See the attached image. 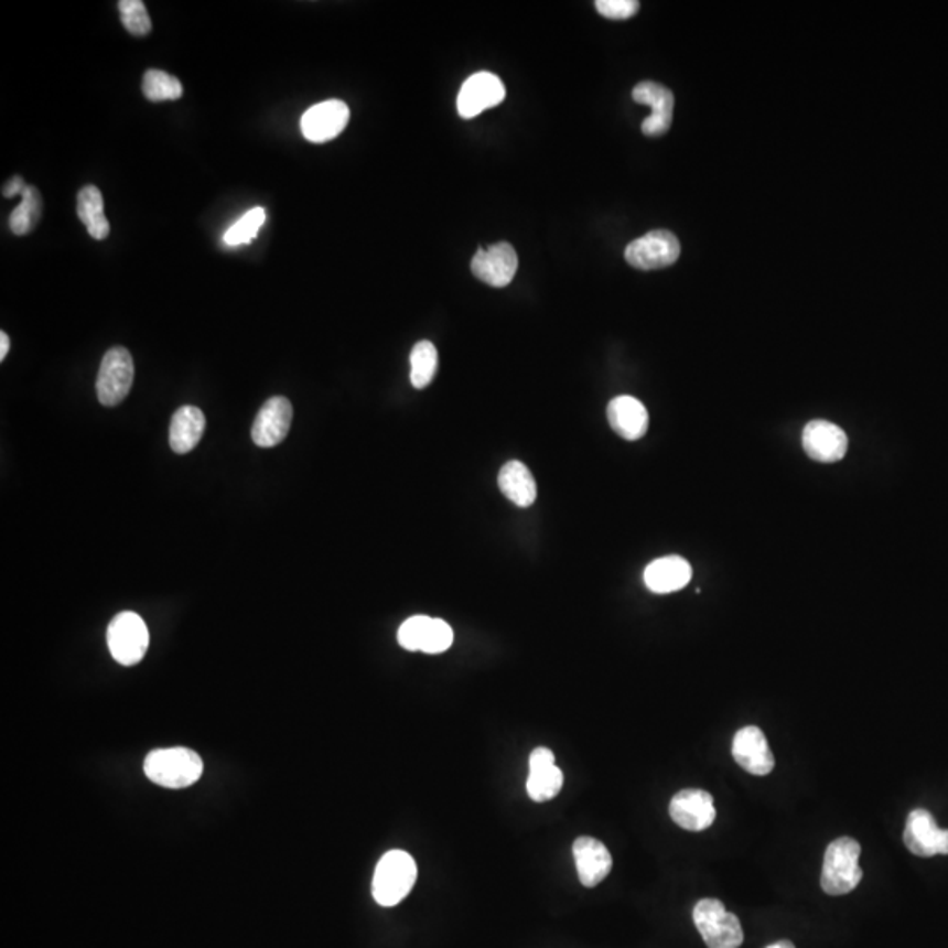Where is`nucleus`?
<instances>
[{"label":"nucleus","instance_id":"f257e3e1","mask_svg":"<svg viewBox=\"0 0 948 948\" xmlns=\"http://www.w3.org/2000/svg\"><path fill=\"white\" fill-rule=\"evenodd\" d=\"M203 772V758L185 746L150 752L144 761L148 778L165 789H186L201 778Z\"/></svg>","mask_w":948,"mask_h":948},{"label":"nucleus","instance_id":"f03ea898","mask_svg":"<svg viewBox=\"0 0 948 948\" xmlns=\"http://www.w3.org/2000/svg\"><path fill=\"white\" fill-rule=\"evenodd\" d=\"M419 876L410 853L390 850L379 859L373 876V897L379 906H396L411 893Z\"/></svg>","mask_w":948,"mask_h":948},{"label":"nucleus","instance_id":"7ed1b4c3","mask_svg":"<svg viewBox=\"0 0 948 948\" xmlns=\"http://www.w3.org/2000/svg\"><path fill=\"white\" fill-rule=\"evenodd\" d=\"M861 845L852 838H838L832 841L823 855L822 876L820 885L829 896H843L852 893L862 880L859 868Z\"/></svg>","mask_w":948,"mask_h":948},{"label":"nucleus","instance_id":"20e7f679","mask_svg":"<svg viewBox=\"0 0 948 948\" xmlns=\"http://www.w3.org/2000/svg\"><path fill=\"white\" fill-rule=\"evenodd\" d=\"M692 918L708 948H740L745 940L740 918L722 901L710 897L699 901Z\"/></svg>","mask_w":948,"mask_h":948},{"label":"nucleus","instance_id":"39448f33","mask_svg":"<svg viewBox=\"0 0 948 948\" xmlns=\"http://www.w3.org/2000/svg\"><path fill=\"white\" fill-rule=\"evenodd\" d=\"M108 647L121 666H136L150 648V631L134 612L118 613L108 627Z\"/></svg>","mask_w":948,"mask_h":948},{"label":"nucleus","instance_id":"423d86ee","mask_svg":"<svg viewBox=\"0 0 948 948\" xmlns=\"http://www.w3.org/2000/svg\"><path fill=\"white\" fill-rule=\"evenodd\" d=\"M134 384V360L129 349L115 346L108 349L97 376V397L103 406H118L126 401Z\"/></svg>","mask_w":948,"mask_h":948},{"label":"nucleus","instance_id":"0eeeda50","mask_svg":"<svg viewBox=\"0 0 948 948\" xmlns=\"http://www.w3.org/2000/svg\"><path fill=\"white\" fill-rule=\"evenodd\" d=\"M681 246L678 237L669 230H651L634 239L625 248V260L642 271L668 268L680 257Z\"/></svg>","mask_w":948,"mask_h":948},{"label":"nucleus","instance_id":"6e6552de","mask_svg":"<svg viewBox=\"0 0 948 948\" xmlns=\"http://www.w3.org/2000/svg\"><path fill=\"white\" fill-rule=\"evenodd\" d=\"M903 841L906 849L918 858L948 855V829L938 828L931 811L923 808L909 811Z\"/></svg>","mask_w":948,"mask_h":948},{"label":"nucleus","instance_id":"1a4fd4ad","mask_svg":"<svg viewBox=\"0 0 948 948\" xmlns=\"http://www.w3.org/2000/svg\"><path fill=\"white\" fill-rule=\"evenodd\" d=\"M506 97L505 83L496 74L476 73L464 82L457 97V111L471 120L485 109L496 108Z\"/></svg>","mask_w":948,"mask_h":948},{"label":"nucleus","instance_id":"9d476101","mask_svg":"<svg viewBox=\"0 0 948 948\" xmlns=\"http://www.w3.org/2000/svg\"><path fill=\"white\" fill-rule=\"evenodd\" d=\"M518 269V255L509 243H497L491 248H480L471 260V271L478 280L491 287L503 289L514 281Z\"/></svg>","mask_w":948,"mask_h":948},{"label":"nucleus","instance_id":"9b49d317","mask_svg":"<svg viewBox=\"0 0 948 948\" xmlns=\"http://www.w3.org/2000/svg\"><path fill=\"white\" fill-rule=\"evenodd\" d=\"M349 108L343 100L331 99L311 106L301 118L302 136L311 142L336 139L346 129Z\"/></svg>","mask_w":948,"mask_h":948},{"label":"nucleus","instance_id":"f8f14e48","mask_svg":"<svg viewBox=\"0 0 948 948\" xmlns=\"http://www.w3.org/2000/svg\"><path fill=\"white\" fill-rule=\"evenodd\" d=\"M672 822L686 831H704L715 822L717 810L713 798L707 790L686 789L672 796L669 802Z\"/></svg>","mask_w":948,"mask_h":948},{"label":"nucleus","instance_id":"ddd939ff","mask_svg":"<svg viewBox=\"0 0 948 948\" xmlns=\"http://www.w3.org/2000/svg\"><path fill=\"white\" fill-rule=\"evenodd\" d=\"M802 449L817 462H838L845 457L849 438L845 431L828 420H814L802 431Z\"/></svg>","mask_w":948,"mask_h":948},{"label":"nucleus","instance_id":"4468645a","mask_svg":"<svg viewBox=\"0 0 948 948\" xmlns=\"http://www.w3.org/2000/svg\"><path fill=\"white\" fill-rule=\"evenodd\" d=\"M292 405L284 397H271L260 408L251 427V440L260 449L277 446L289 434L292 425Z\"/></svg>","mask_w":948,"mask_h":948},{"label":"nucleus","instance_id":"2eb2a0df","mask_svg":"<svg viewBox=\"0 0 948 948\" xmlns=\"http://www.w3.org/2000/svg\"><path fill=\"white\" fill-rule=\"evenodd\" d=\"M633 99L651 108L650 117L643 121V134L657 138L671 129L675 95L669 88L656 82H642L634 87Z\"/></svg>","mask_w":948,"mask_h":948},{"label":"nucleus","instance_id":"dca6fc26","mask_svg":"<svg viewBox=\"0 0 948 948\" xmlns=\"http://www.w3.org/2000/svg\"><path fill=\"white\" fill-rule=\"evenodd\" d=\"M733 757L751 775L766 776L775 767V757L766 736L755 725H746L734 734Z\"/></svg>","mask_w":948,"mask_h":948},{"label":"nucleus","instance_id":"f3484780","mask_svg":"<svg viewBox=\"0 0 948 948\" xmlns=\"http://www.w3.org/2000/svg\"><path fill=\"white\" fill-rule=\"evenodd\" d=\"M574 862H577L578 879L583 887L600 885L612 871L613 859L603 841L595 838L582 837L574 841Z\"/></svg>","mask_w":948,"mask_h":948},{"label":"nucleus","instance_id":"a211bd4d","mask_svg":"<svg viewBox=\"0 0 948 948\" xmlns=\"http://www.w3.org/2000/svg\"><path fill=\"white\" fill-rule=\"evenodd\" d=\"M648 591L656 594H671L681 591L692 580V568L683 557H660L651 562L643 573Z\"/></svg>","mask_w":948,"mask_h":948},{"label":"nucleus","instance_id":"6ab92c4d","mask_svg":"<svg viewBox=\"0 0 948 948\" xmlns=\"http://www.w3.org/2000/svg\"><path fill=\"white\" fill-rule=\"evenodd\" d=\"M608 422L616 434L627 441L642 440L648 431V411L631 396L615 397L608 405Z\"/></svg>","mask_w":948,"mask_h":948},{"label":"nucleus","instance_id":"aec40b11","mask_svg":"<svg viewBox=\"0 0 948 948\" xmlns=\"http://www.w3.org/2000/svg\"><path fill=\"white\" fill-rule=\"evenodd\" d=\"M204 429H206V417L203 411L195 406H182L173 414L171 429H169V443L173 452L180 455L192 452L203 438Z\"/></svg>","mask_w":948,"mask_h":948},{"label":"nucleus","instance_id":"412c9836","mask_svg":"<svg viewBox=\"0 0 948 948\" xmlns=\"http://www.w3.org/2000/svg\"><path fill=\"white\" fill-rule=\"evenodd\" d=\"M499 488L514 505L529 508L535 505L538 488L529 467L520 461H511L499 473Z\"/></svg>","mask_w":948,"mask_h":948},{"label":"nucleus","instance_id":"4be33fe9","mask_svg":"<svg viewBox=\"0 0 948 948\" xmlns=\"http://www.w3.org/2000/svg\"><path fill=\"white\" fill-rule=\"evenodd\" d=\"M76 212H78L79 220L85 224L88 234L94 239L103 241L109 236L111 227H109L108 218L104 215V198L97 186L87 185L79 190Z\"/></svg>","mask_w":948,"mask_h":948},{"label":"nucleus","instance_id":"5701e85b","mask_svg":"<svg viewBox=\"0 0 948 948\" xmlns=\"http://www.w3.org/2000/svg\"><path fill=\"white\" fill-rule=\"evenodd\" d=\"M564 784V775L556 764L545 766H529V778H527V794L536 802L550 801L561 793Z\"/></svg>","mask_w":948,"mask_h":948},{"label":"nucleus","instance_id":"b1692460","mask_svg":"<svg viewBox=\"0 0 948 948\" xmlns=\"http://www.w3.org/2000/svg\"><path fill=\"white\" fill-rule=\"evenodd\" d=\"M41 213H43V198L40 190L29 185L23 192L22 203L18 204L11 213L9 227L17 236H25L40 224Z\"/></svg>","mask_w":948,"mask_h":948},{"label":"nucleus","instance_id":"393cba45","mask_svg":"<svg viewBox=\"0 0 948 948\" xmlns=\"http://www.w3.org/2000/svg\"><path fill=\"white\" fill-rule=\"evenodd\" d=\"M411 384L414 388H425L432 384L438 371V349L431 341H420L411 349Z\"/></svg>","mask_w":948,"mask_h":948},{"label":"nucleus","instance_id":"a878e982","mask_svg":"<svg viewBox=\"0 0 948 948\" xmlns=\"http://www.w3.org/2000/svg\"><path fill=\"white\" fill-rule=\"evenodd\" d=\"M142 94L151 103H165L183 97V85L180 79L160 69H150L142 78Z\"/></svg>","mask_w":948,"mask_h":948},{"label":"nucleus","instance_id":"bb28decb","mask_svg":"<svg viewBox=\"0 0 948 948\" xmlns=\"http://www.w3.org/2000/svg\"><path fill=\"white\" fill-rule=\"evenodd\" d=\"M266 222V209L263 207H254L251 212L243 215L236 224L224 234V243L229 246L245 245V243L254 241L260 227Z\"/></svg>","mask_w":948,"mask_h":948},{"label":"nucleus","instance_id":"cd10ccee","mask_svg":"<svg viewBox=\"0 0 948 948\" xmlns=\"http://www.w3.org/2000/svg\"><path fill=\"white\" fill-rule=\"evenodd\" d=\"M118 11H120L121 22H123L129 34L138 35V37L150 34V14H148L147 6L142 0H121L118 2Z\"/></svg>","mask_w":948,"mask_h":948},{"label":"nucleus","instance_id":"c85d7f7f","mask_svg":"<svg viewBox=\"0 0 948 948\" xmlns=\"http://www.w3.org/2000/svg\"><path fill=\"white\" fill-rule=\"evenodd\" d=\"M453 643V631L446 622L441 621V618H431L429 622V627L425 631V638H423L422 650L425 654H443V651L449 650L452 647Z\"/></svg>","mask_w":948,"mask_h":948},{"label":"nucleus","instance_id":"c756f323","mask_svg":"<svg viewBox=\"0 0 948 948\" xmlns=\"http://www.w3.org/2000/svg\"><path fill=\"white\" fill-rule=\"evenodd\" d=\"M429 622H431V616L425 615H417L408 618V621L399 627V633H397L399 645L410 651L422 650L423 636H425L427 625H429Z\"/></svg>","mask_w":948,"mask_h":948},{"label":"nucleus","instance_id":"7c9ffc66","mask_svg":"<svg viewBox=\"0 0 948 948\" xmlns=\"http://www.w3.org/2000/svg\"><path fill=\"white\" fill-rule=\"evenodd\" d=\"M597 13L608 20H629L638 13L639 2L636 0H597L595 2Z\"/></svg>","mask_w":948,"mask_h":948},{"label":"nucleus","instance_id":"2f4dec72","mask_svg":"<svg viewBox=\"0 0 948 948\" xmlns=\"http://www.w3.org/2000/svg\"><path fill=\"white\" fill-rule=\"evenodd\" d=\"M545 764H556V755L545 746H539L530 754L529 766H545Z\"/></svg>","mask_w":948,"mask_h":948},{"label":"nucleus","instance_id":"473e14b6","mask_svg":"<svg viewBox=\"0 0 948 948\" xmlns=\"http://www.w3.org/2000/svg\"><path fill=\"white\" fill-rule=\"evenodd\" d=\"M26 186L29 185H25L22 176H13L8 183H6L4 188H2V195H4L6 198L14 197V195H23Z\"/></svg>","mask_w":948,"mask_h":948},{"label":"nucleus","instance_id":"72a5a7b5","mask_svg":"<svg viewBox=\"0 0 948 948\" xmlns=\"http://www.w3.org/2000/svg\"><path fill=\"white\" fill-rule=\"evenodd\" d=\"M9 352V337L6 332H0V360H4Z\"/></svg>","mask_w":948,"mask_h":948},{"label":"nucleus","instance_id":"f704fd0d","mask_svg":"<svg viewBox=\"0 0 948 948\" xmlns=\"http://www.w3.org/2000/svg\"><path fill=\"white\" fill-rule=\"evenodd\" d=\"M766 948H796V947H794L793 941L780 940V941H776V944L769 945V947H766Z\"/></svg>","mask_w":948,"mask_h":948}]
</instances>
